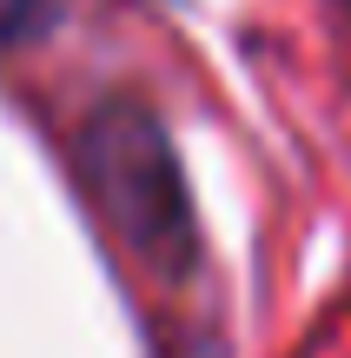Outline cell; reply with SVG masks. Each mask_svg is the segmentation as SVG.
<instances>
[{
	"instance_id": "obj_2",
	"label": "cell",
	"mask_w": 351,
	"mask_h": 358,
	"mask_svg": "<svg viewBox=\"0 0 351 358\" xmlns=\"http://www.w3.org/2000/svg\"><path fill=\"white\" fill-rule=\"evenodd\" d=\"M60 20V0H0V47H27Z\"/></svg>"
},
{
	"instance_id": "obj_1",
	"label": "cell",
	"mask_w": 351,
	"mask_h": 358,
	"mask_svg": "<svg viewBox=\"0 0 351 358\" xmlns=\"http://www.w3.org/2000/svg\"><path fill=\"white\" fill-rule=\"evenodd\" d=\"M73 166L80 186L93 192L100 219L113 239L159 279H179L199 252L193 226V192H186L179 153H172L166 127L126 93H106L80 113L73 127Z\"/></svg>"
}]
</instances>
